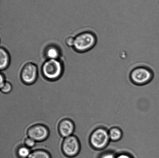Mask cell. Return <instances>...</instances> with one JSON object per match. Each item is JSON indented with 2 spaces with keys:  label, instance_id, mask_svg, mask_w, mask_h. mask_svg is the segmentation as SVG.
<instances>
[{
  "label": "cell",
  "instance_id": "cell-1",
  "mask_svg": "<svg viewBox=\"0 0 159 158\" xmlns=\"http://www.w3.org/2000/svg\"><path fill=\"white\" fill-rule=\"evenodd\" d=\"M97 42V38L95 32L90 30L85 31L75 38L74 47L77 52L85 53L93 49Z\"/></svg>",
  "mask_w": 159,
  "mask_h": 158
},
{
  "label": "cell",
  "instance_id": "cell-2",
  "mask_svg": "<svg viewBox=\"0 0 159 158\" xmlns=\"http://www.w3.org/2000/svg\"><path fill=\"white\" fill-rule=\"evenodd\" d=\"M154 72L150 67L146 66H137L130 73L131 81L137 86L148 84L154 78Z\"/></svg>",
  "mask_w": 159,
  "mask_h": 158
},
{
  "label": "cell",
  "instance_id": "cell-3",
  "mask_svg": "<svg viewBox=\"0 0 159 158\" xmlns=\"http://www.w3.org/2000/svg\"><path fill=\"white\" fill-rule=\"evenodd\" d=\"M110 142L108 130L102 127L95 128L90 136V145L96 151H101L105 149Z\"/></svg>",
  "mask_w": 159,
  "mask_h": 158
},
{
  "label": "cell",
  "instance_id": "cell-4",
  "mask_svg": "<svg viewBox=\"0 0 159 158\" xmlns=\"http://www.w3.org/2000/svg\"><path fill=\"white\" fill-rule=\"evenodd\" d=\"M43 77L50 81H56L61 77L63 65L57 59H48L43 63L42 68Z\"/></svg>",
  "mask_w": 159,
  "mask_h": 158
},
{
  "label": "cell",
  "instance_id": "cell-5",
  "mask_svg": "<svg viewBox=\"0 0 159 158\" xmlns=\"http://www.w3.org/2000/svg\"><path fill=\"white\" fill-rule=\"evenodd\" d=\"M20 76L22 81L25 84H33L38 77V68L36 65L31 62L26 63L22 69Z\"/></svg>",
  "mask_w": 159,
  "mask_h": 158
},
{
  "label": "cell",
  "instance_id": "cell-6",
  "mask_svg": "<svg viewBox=\"0 0 159 158\" xmlns=\"http://www.w3.org/2000/svg\"><path fill=\"white\" fill-rule=\"evenodd\" d=\"M80 149V144L78 139L72 135L65 138L62 145V150L65 155L73 157L79 154Z\"/></svg>",
  "mask_w": 159,
  "mask_h": 158
},
{
  "label": "cell",
  "instance_id": "cell-7",
  "mask_svg": "<svg viewBox=\"0 0 159 158\" xmlns=\"http://www.w3.org/2000/svg\"><path fill=\"white\" fill-rule=\"evenodd\" d=\"M28 137L36 142H41L46 140L49 135V131L45 125L37 124L33 125L27 131Z\"/></svg>",
  "mask_w": 159,
  "mask_h": 158
},
{
  "label": "cell",
  "instance_id": "cell-8",
  "mask_svg": "<svg viewBox=\"0 0 159 158\" xmlns=\"http://www.w3.org/2000/svg\"><path fill=\"white\" fill-rule=\"evenodd\" d=\"M74 130V124L70 119H63L59 123V132L61 135L65 138L72 135Z\"/></svg>",
  "mask_w": 159,
  "mask_h": 158
},
{
  "label": "cell",
  "instance_id": "cell-9",
  "mask_svg": "<svg viewBox=\"0 0 159 158\" xmlns=\"http://www.w3.org/2000/svg\"><path fill=\"white\" fill-rule=\"evenodd\" d=\"M10 62V55L8 52L4 48L0 49V69L4 70L9 66Z\"/></svg>",
  "mask_w": 159,
  "mask_h": 158
},
{
  "label": "cell",
  "instance_id": "cell-10",
  "mask_svg": "<svg viewBox=\"0 0 159 158\" xmlns=\"http://www.w3.org/2000/svg\"><path fill=\"white\" fill-rule=\"evenodd\" d=\"M108 134L110 141L116 142L119 141L123 136V132L118 126L111 127L108 130Z\"/></svg>",
  "mask_w": 159,
  "mask_h": 158
},
{
  "label": "cell",
  "instance_id": "cell-11",
  "mask_svg": "<svg viewBox=\"0 0 159 158\" xmlns=\"http://www.w3.org/2000/svg\"><path fill=\"white\" fill-rule=\"evenodd\" d=\"M45 54L48 59H57L60 55L58 48L54 46H50L47 48Z\"/></svg>",
  "mask_w": 159,
  "mask_h": 158
},
{
  "label": "cell",
  "instance_id": "cell-12",
  "mask_svg": "<svg viewBox=\"0 0 159 158\" xmlns=\"http://www.w3.org/2000/svg\"><path fill=\"white\" fill-rule=\"evenodd\" d=\"M28 158H51L50 155L46 151L37 150L33 151Z\"/></svg>",
  "mask_w": 159,
  "mask_h": 158
},
{
  "label": "cell",
  "instance_id": "cell-13",
  "mask_svg": "<svg viewBox=\"0 0 159 158\" xmlns=\"http://www.w3.org/2000/svg\"><path fill=\"white\" fill-rule=\"evenodd\" d=\"M12 89V86L11 83L9 81H6L4 86L1 88V92H3V93L8 94L11 91Z\"/></svg>",
  "mask_w": 159,
  "mask_h": 158
},
{
  "label": "cell",
  "instance_id": "cell-14",
  "mask_svg": "<svg viewBox=\"0 0 159 158\" xmlns=\"http://www.w3.org/2000/svg\"><path fill=\"white\" fill-rule=\"evenodd\" d=\"M37 142L34 139L28 137L25 141V145L30 148H32L35 146Z\"/></svg>",
  "mask_w": 159,
  "mask_h": 158
},
{
  "label": "cell",
  "instance_id": "cell-15",
  "mask_svg": "<svg viewBox=\"0 0 159 158\" xmlns=\"http://www.w3.org/2000/svg\"><path fill=\"white\" fill-rule=\"evenodd\" d=\"M116 156L112 152H106L101 154L99 158H116Z\"/></svg>",
  "mask_w": 159,
  "mask_h": 158
},
{
  "label": "cell",
  "instance_id": "cell-16",
  "mask_svg": "<svg viewBox=\"0 0 159 158\" xmlns=\"http://www.w3.org/2000/svg\"><path fill=\"white\" fill-rule=\"evenodd\" d=\"M75 38L71 36L66 37L65 41L67 45L69 46H74Z\"/></svg>",
  "mask_w": 159,
  "mask_h": 158
},
{
  "label": "cell",
  "instance_id": "cell-17",
  "mask_svg": "<svg viewBox=\"0 0 159 158\" xmlns=\"http://www.w3.org/2000/svg\"><path fill=\"white\" fill-rule=\"evenodd\" d=\"M116 158H133L130 154L127 153H122L116 156Z\"/></svg>",
  "mask_w": 159,
  "mask_h": 158
},
{
  "label": "cell",
  "instance_id": "cell-18",
  "mask_svg": "<svg viewBox=\"0 0 159 158\" xmlns=\"http://www.w3.org/2000/svg\"><path fill=\"white\" fill-rule=\"evenodd\" d=\"M0 78H1V81H0V88H2L4 86L5 83L6 81L5 76L4 74L1 73L0 75Z\"/></svg>",
  "mask_w": 159,
  "mask_h": 158
}]
</instances>
